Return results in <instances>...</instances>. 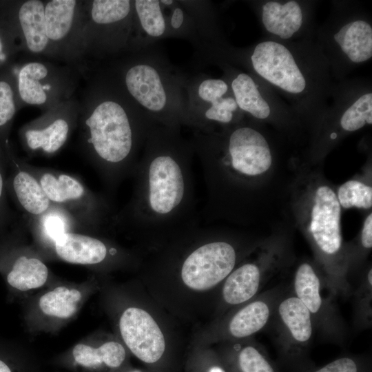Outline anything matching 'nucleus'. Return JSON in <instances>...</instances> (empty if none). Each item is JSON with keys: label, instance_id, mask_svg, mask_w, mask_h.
Instances as JSON below:
<instances>
[{"label": "nucleus", "instance_id": "1", "mask_svg": "<svg viewBox=\"0 0 372 372\" xmlns=\"http://www.w3.org/2000/svg\"><path fill=\"white\" fill-rule=\"evenodd\" d=\"M133 175L130 201L116 223L146 245L163 246L198 225L191 142L179 128L154 125Z\"/></svg>", "mask_w": 372, "mask_h": 372}, {"label": "nucleus", "instance_id": "2", "mask_svg": "<svg viewBox=\"0 0 372 372\" xmlns=\"http://www.w3.org/2000/svg\"><path fill=\"white\" fill-rule=\"evenodd\" d=\"M242 63L300 115L321 113L334 85L329 63L313 39L266 38L240 55Z\"/></svg>", "mask_w": 372, "mask_h": 372}, {"label": "nucleus", "instance_id": "3", "mask_svg": "<svg viewBox=\"0 0 372 372\" xmlns=\"http://www.w3.org/2000/svg\"><path fill=\"white\" fill-rule=\"evenodd\" d=\"M85 125L94 160L107 186L114 188L133 175L139 160L138 152L156 123L108 99L94 107Z\"/></svg>", "mask_w": 372, "mask_h": 372}, {"label": "nucleus", "instance_id": "4", "mask_svg": "<svg viewBox=\"0 0 372 372\" xmlns=\"http://www.w3.org/2000/svg\"><path fill=\"white\" fill-rule=\"evenodd\" d=\"M165 244L156 269L177 274L182 283L194 291H207L222 285L244 253L234 240L198 226Z\"/></svg>", "mask_w": 372, "mask_h": 372}, {"label": "nucleus", "instance_id": "5", "mask_svg": "<svg viewBox=\"0 0 372 372\" xmlns=\"http://www.w3.org/2000/svg\"><path fill=\"white\" fill-rule=\"evenodd\" d=\"M317 43L327 59L331 74L342 77L354 66L372 58V25L358 9L338 7L318 30Z\"/></svg>", "mask_w": 372, "mask_h": 372}, {"label": "nucleus", "instance_id": "6", "mask_svg": "<svg viewBox=\"0 0 372 372\" xmlns=\"http://www.w3.org/2000/svg\"><path fill=\"white\" fill-rule=\"evenodd\" d=\"M288 287L308 309L322 341L346 342L348 329L333 301L335 298L332 294H323V290L329 288L324 276L313 265L309 262L299 264Z\"/></svg>", "mask_w": 372, "mask_h": 372}, {"label": "nucleus", "instance_id": "7", "mask_svg": "<svg viewBox=\"0 0 372 372\" xmlns=\"http://www.w3.org/2000/svg\"><path fill=\"white\" fill-rule=\"evenodd\" d=\"M265 331L281 354L291 359L302 358L313 342L316 330L311 314L288 285L275 304Z\"/></svg>", "mask_w": 372, "mask_h": 372}, {"label": "nucleus", "instance_id": "8", "mask_svg": "<svg viewBox=\"0 0 372 372\" xmlns=\"http://www.w3.org/2000/svg\"><path fill=\"white\" fill-rule=\"evenodd\" d=\"M124 81L130 95L151 121L179 128L180 122L170 108L173 104L172 93L167 78L158 67L149 61L133 64L127 70Z\"/></svg>", "mask_w": 372, "mask_h": 372}, {"label": "nucleus", "instance_id": "9", "mask_svg": "<svg viewBox=\"0 0 372 372\" xmlns=\"http://www.w3.org/2000/svg\"><path fill=\"white\" fill-rule=\"evenodd\" d=\"M287 285H278L256 297L232 309L216 328L219 341L242 340L266 330L275 304Z\"/></svg>", "mask_w": 372, "mask_h": 372}, {"label": "nucleus", "instance_id": "10", "mask_svg": "<svg viewBox=\"0 0 372 372\" xmlns=\"http://www.w3.org/2000/svg\"><path fill=\"white\" fill-rule=\"evenodd\" d=\"M256 8L267 38L281 41L313 39L309 34L312 16L311 3L270 0L258 3Z\"/></svg>", "mask_w": 372, "mask_h": 372}, {"label": "nucleus", "instance_id": "11", "mask_svg": "<svg viewBox=\"0 0 372 372\" xmlns=\"http://www.w3.org/2000/svg\"><path fill=\"white\" fill-rule=\"evenodd\" d=\"M227 82L238 109L251 117L268 121L292 109L271 88L254 74L227 69Z\"/></svg>", "mask_w": 372, "mask_h": 372}, {"label": "nucleus", "instance_id": "12", "mask_svg": "<svg viewBox=\"0 0 372 372\" xmlns=\"http://www.w3.org/2000/svg\"><path fill=\"white\" fill-rule=\"evenodd\" d=\"M121 338L130 351L145 363H154L163 355L165 339L159 325L145 309L130 307L119 319Z\"/></svg>", "mask_w": 372, "mask_h": 372}, {"label": "nucleus", "instance_id": "13", "mask_svg": "<svg viewBox=\"0 0 372 372\" xmlns=\"http://www.w3.org/2000/svg\"><path fill=\"white\" fill-rule=\"evenodd\" d=\"M54 242L57 256L72 264H100L107 260L112 253L104 240L81 234L65 231Z\"/></svg>", "mask_w": 372, "mask_h": 372}, {"label": "nucleus", "instance_id": "14", "mask_svg": "<svg viewBox=\"0 0 372 372\" xmlns=\"http://www.w3.org/2000/svg\"><path fill=\"white\" fill-rule=\"evenodd\" d=\"M19 20L29 50L41 53L48 47L45 6L39 0L25 1L19 8Z\"/></svg>", "mask_w": 372, "mask_h": 372}, {"label": "nucleus", "instance_id": "15", "mask_svg": "<svg viewBox=\"0 0 372 372\" xmlns=\"http://www.w3.org/2000/svg\"><path fill=\"white\" fill-rule=\"evenodd\" d=\"M72 355L75 363L87 369H98L103 366L117 368L124 362L126 351L116 341H108L97 347L83 343L74 346Z\"/></svg>", "mask_w": 372, "mask_h": 372}, {"label": "nucleus", "instance_id": "16", "mask_svg": "<svg viewBox=\"0 0 372 372\" xmlns=\"http://www.w3.org/2000/svg\"><path fill=\"white\" fill-rule=\"evenodd\" d=\"M48 76L45 65L39 62L25 64L18 75L19 92L22 100L30 105H40L48 100L50 85L45 84Z\"/></svg>", "mask_w": 372, "mask_h": 372}, {"label": "nucleus", "instance_id": "17", "mask_svg": "<svg viewBox=\"0 0 372 372\" xmlns=\"http://www.w3.org/2000/svg\"><path fill=\"white\" fill-rule=\"evenodd\" d=\"M37 180L51 203L65 204L79 201L86 195L83 184L66 174L46 172Z\"/></svg>", "mask_w": 372, "mask_h": 372}, {"label": "nucleus", "instance_id": "18", "mask_svg": "<svg viewBox=\"0 0 372 372\" xmlns=\"http://www.w3.org/2000/svg\"><path fill=\"white\" fill-rule=\"evenodd\" d=\"M349 298L353 302V325L355 333L372 326V269L362 273L354 284H351Z\"/></svg>", "mask_w": 372, "mask_h": 372}, {"label": "nucleus", "instance_id": "19", "mask_svg": "<svg viewBox=\"0 0 372 372\" xmlns=\"http://www.w3.org/2000/svg\"><path fill=\"white\" fill-rule=\"evenodd\" d=\"M13 187L19 203L28 214L40 216L49 209L51 202L38 180L30 173L19 172L14 178Z\"/></svg>", "mask_w": 372, "mask_h": 372}, {"label": "nucleus", "instance_id": "20", "mask_svg": "<svg viewBox=\"0 0 372 372\" xmlns=\"http://www.w3.org/2000/svg\"><path fill=\"white\" fill-rule=\"evenodd\" d=\"M48 277V269L40 259L22 256L14 262L7 280L12 287L25 291L42 287Z\"/></svg>", "mask_w": 372, "mask_h": 372}, {"label": "nucleus", "instance_id": "21", "mask_svg": "<svg viewBox=\"0 0 372 372\" xmlns=\"http://www.w3.org/2000/svg\"><path fill=\"white\" fill-rule=\"evenodd\" d=\"M69 131L68 121L63 118H58L42 128L27 130L25 138L30 149H40L46 154H53L65 144Z\"/></svg>", "mask_w": 372, "mask_h": 372}, {"label": "nucleus", "instance_id": "22", "mask_svg": "<svg viewBox=\"0 0 372 372\" xmlns=\"http://www.w3.org/2000/svg\"><path fill=\"white\" fill-rule=\"evenodd\" d=\"M76 1L52 0L45 6V17L49 41L58 42L69 34L74 20Z\"/></svg>", "mask_w": 372, "mask_h": 372}, {"label": "nucleus", "instance_id": "23", "mask_svg": "<svg viewBox=\"0 0 372 372\" xmlns=\"http://www.w3.org/2000/svg\"><path fill=\"white\" fill-rule=\"evenodd\" d=\"M81 298L79 290L60 286L41 296L39 305L41 311L48 316L69 318L76 313Z\"/></svg>", "mask_w": 372, "mask_h": 372}, {"label": "nucleus", "instance_id": "24", "mask_svg": "<svg viewBox=\"0 0 372 372\" xmlns=\"http://www.w3.org/2000/svg\"><path fill=\"white\" fill-rule=\"evenodd\" d=\"M229 342L240 372H276L254 337Z\"/></svg>", "mask_w": 372, "mask_h": 372}, {"label": "nucleus", "instance_id": "25", "mask_svg": "<svg viewBox=\"0 0 372 372\" xmlns=\"http://www.w3.org/2000/svg\"><path fill=\"white\" fill-rule=\"evenodd\" d=\"M143 31L151 37H160L166 31V23L160 1L136 0L134 3Z\"/></svg>", "mask_w": 372, "mask_h": 372}, {"label": "nucleus", "instance_id": "26", "mask_svg": "<svg viewBox=\"0 0 372 372\" xmlns=\"http://www.w3.org/2000/svg\"><path fill=\"white\" fill-rule=\"evenodd\" d=\"M131 9L132 1L128 0H95L92 3L91 17L96 23L112 24L125 19Z\"/></svg>", "mask_w": 372, "mask_h": 372}, {"label": "nucleus", "instance_id": "27", "mask_svg": "<svg viewBox=\"0 0 372 372\" xmlns=\"http://www.w3.org/2000/svg\"><path fill=\"white\" fill-rule=\"evenodd\" d=\"M336 196L340 205L345 209L355 207L367 209L372 206V187L358 180H350L343 183Z\"/></svg>", "mask_w": 372, "mask_h": 372}, {"label": "nucleus", "instance_id": "28", "mask_svg": "<svg viewBox=\"0 0 372 372\" xmlns=\"http://www.w3.org/2000/svg\"><path fill=\"white\" fill-rule=\"evenodd\" d=\"M230 92L227 82L223 79L207 78L201 81L196 88V96L204 107Z\"/></svg>", "mask_w": 372, "mask_h": 372}, {"label": "nucleus", "instance_id": "29", "mask_svg": "<svg viewBox=\"0 0 372 372\" xmlns=\"http://www.w3.org/2000/svg\"><path fill=\"white\" fill-rule=\"evenodd\" d=\"M15 105L10 85L0 81V126L8 123L14 115Z\"/></svg>", "mask_w": 372, "mask_h": 372}, {"label": "nucleus", "instance_id": "30", "mask_svg": "<svg viewBox=\"0 0 372 372\" xmlns=\"http://www.w3.org/2000/svg\"><path fill=\"white\" fill-rule=\"evenodd\" d=\"M313 372H360L359 363L351 357H342Z\"/></svg>", "mask_w": 372, "mask_h": 372}, {"label": "nucleus", "instance_id": "31", "mask_svg": "<svg viewBox=\"0 0 372 372\" xmlns=\"http://www.w3.org/2000/svg\"><path fill=\"white\" fill-rule=\"evenodd\" d=\"M44 228L47 235L53 240L66 231L63 220L55 215L49 216L45 218Z\"/></svg>", "mask_w": 372, "mask_h": 372}, {"label": "nucleus", "instance_id": "32", "mask_svg": "<svg viewBox=\"0 0 372 372\" xmlns=\"http://www.w3.org/2000/svg\"><path fill=\"white\" fill-rule=\"evenodd\" d=\"M360 244L365 250L372 247V214L366 218L360 236Z\"/></svg>", "mask_w": 372, "mask_h": 372}, {"label": "nucleus", "instance_id": "33", "mask_svg": "<svg viewBox=\"0 0 372 372\" xmlns=\"http://www.w3.org/2000/svg\"><path fill=\"white\" fill-rule=\"evenodd\" d=\"M185 20V13L182 8H174L171 19L170 25L174 30H178L183 25Z\"/></svg>", "mask_w": 372, "mask_h": 372}, {"label": "nucleus", "instance_id": "34", "mask_svg": "<svg viewBox=\"0 0 372 372\" xmlns=\"http://www.w3.org/2000/svg\"><path fill=\"white\" fill-rule=\"evenodd\" d=\"M0 372H12L10 367L2 360H0Z\"/></svg>", "mask_w": 372, "mask_h": 372}, {"label": "nucleus", "instance_id": "35", "mask_svg": "<svg viewBox=\"0 0 372 372\" xmlns=\"http://www.w3.org/2000/svg\"><path fill=\"white\" fill-rule=\"evenodd\" d=\"M207 372H226L221 366L214 365L211 366Z\"/></svg>", "mask_w": 372, "mask_h": 372}, {"label": "nucleus", "instance_id": "36", "mask_svg": "<svg viewBox=\"0 0 372 372\" xmlns=\"http://www.w3.org/2000/svg\"><path fill=\"white\" fill-rule=\"evenodd\" d=\"M5 54L3 53V43L1 41V39L0 38V61H3L5 59Z\"/></svg>", "mask_w": 372, "mask_h": 372}, {"label": "nucleus", "instance_id": "37", "mask_svg": "<svg viewBox=\"0 0 372 372\" xmlns=\"http://www.w3.org/2000/svg\"><path fill=\"white\" fill-rule=\"evenodd\" d=\"M160 2L165 6H171L172 4L174 3V1H172V0H162V1H160Z\"/></svg>", "mask_w": 372, "mask_h": 372}, {"label": "nucleus", "instance_id": "38", "mask_svg": "<svg viewBox=\"0 0 372 372\" xmlns=\"http://www.w3.org/2000/svg\"><path fill=\"white\" fill-rule=\"evenodd\" d=\"M3 178H2V176H1V174L0 173V198L1 196V194H2V191H3Z\"/></svg>", "mask_w": 372, "mask_h": 372}, {"label": "nucleus", "instance_id": "39", "mask_svg": "<svg viewBox=\"0 0 372 372\" xmlns=\"http://www.w3.org/2000/svg\"><path fill=\"white\" fill-rule=\"evenodd\" d=\"M130 372H141V371H138V370H134V371H130Z\"/></svg>", "mask_w": 372, "mask_h": 372}]
</instances>
